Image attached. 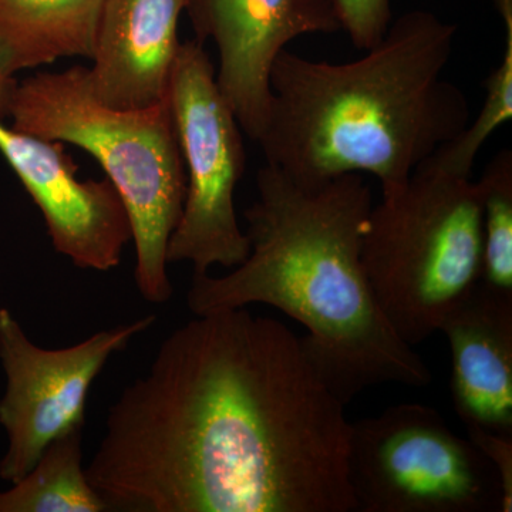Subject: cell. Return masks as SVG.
I'll return each instance as SVG.
<instances>
[{
	"label": "cell",
	"mask_w": 512,
	"mask_h": 512,
	"mask_svg": "<svg viewBox=\"0 0 512 512\" xmlns=\"http://www.w3.org/2000/svg\"><path fill=\"white\" fill-rule=\"evenodd\" d=\"M345 409L284 323L204 313L111 404L87 478L109 511L353 512Z\"/></svg>",
	"instance_id": "obj_1"
},
{
	"label": "cell",
	"mask_w": 512,
	"mask_h": 512,
	"mask_svg": "<svg viewBox=\"0 0 512 512\" xmlns=\"http://www.w3.org/2000/svg\"><path fill=\"white\" fill-rule=\"evenodd\" d=\"M256 190L244 214L247 258L224 276L192 275L190 311L264 303L291 316L308 330L303 349L345 406L377 384H430L429 367L394 332L367 281L362 239L373 198L363 175L309 184L266 164Z\"/></svg>",
	"instance_id": "obj_2"
},
{
	"label": "cell",
	"mask_w": 512,
	"mask_h": 512,
	"mask_svg": "<svg viewBox=\"0 0 512 512\" xmlns=\"http://www.w3.org/2000/svg\"><path fill=\"white\" fill-rule=\"evenodd\" d=\"M457 30L410 10L353 62L284 50L272 67L271 111L258 141L266 164L303 183L370 174L383 194L402 187L468 126L466 94L444 79Z\"/></svg>",
	"instance_id": "obj_3"
},
{
	"label": "cell",
	"mask_w": 512,
	"mask_h": 512,
	"mask_svg": "<svg viewBox=\"0 0 512 512\" xmlns=\"http://www.w3.org/2000/svg\"><path fill=\"white\" fill-rule=\"evenodd\" d=\"M9 117L20 133L73 144L97 160L130 217L138 293L154 305L170 301L167 249L187 177L168 96L147 109H113L94 97L89 67L73 66L18 82Z\"/></svg>",
	"instance_id": "obj_4"
},
{
	"label": "cell",
	"mask_w": 512,
	"mask_h": 512,
	"mask_svg": "<svg viewBox=\"0 0 512 512\" xmlns=\"http://www.w3.org/2000/svg\"><path fill=\"white\" fill-rule=\"evenodd\" d=\"M362 264L394 332L419 345L480 282L483 222L471 178L421 164L373 205Z\"/></svg>",
	"instance_id": "obj_5"
},
{
	"label": "cell",
	"mask_w": 512,
	"mask_h": 512,
	"mask_svg": "<svg viewBox=\"0 0 512 512\" xmlns=\"http://www.w3.org/2000/svg\"><path fill=\"white\" fill-rule=\"evenodd\" d=\"M348 471L356 512H491L503 503L490 461L423 404L350 423Z\"/></svg>",
	"instance_id": "obj_6"
},
{
	"label": "cell",
	"mask_w": 512,
	"mask_h": 512,
	"mask_svg": "<svg viewBox=\"0 0 512 512\" xmlns=\"http://www.w3.org/2000/svg\"><path fill=\"white\" fill-rule=\"evenodd\" d=\"M187 190L168 242V264L190 262L194 275L235 268L249 254L235 190L247 167L242 128L222 96L215 67L198 40L181 42L168 89Z\"/></svg>",
	"instance_id": "obj_7"
},
{
	"label": "cell",
	"mask_w": 512,
	"mask_h": 512,
	"mask_svg": "<svg viewBox=\"0 0 512 512\" xmlns=\"http://www.w3.org/2000/svg\"><path fill=\"white\" fill-rule=\"evenodd\" d=\"M157 316L100 330L73 346L36 345L6 308H0V365L6 389L0 399V426L8 448L0 478L13 484L26 476L57 437L86 426L90 387L107 362L131 340L156 325Z\"/></svg>",
	"instance_id": "obj_8"
},
{
	"label": "cell",
	"mask_w": 512,
	"mask_h": 512,
	"mask_svg": "<svg viewBox=\"0 0 512 512\" xmlns=\"http://www.w3.org/2000/svg\"><path fill=\"white\" fill-rule=\"evenodd\" d=\"M195 40L218 50L215 80L242 131L258 143L271 111V73L289 43L342 30L332 0H188Z\"/></svg>",
	"instance_id": "obj_9"
},
{
	"label": "cell",
	"mask_w": 512,
	"mask_h": 512,
	"mask_svg": "<svg viewBox=\"0 0 512 512\" xmlns=\"http://www.w3.org/2000/svg\"><path fill=\"white\" fill-rule=\"evenodd\" d=\"M0 153L42 212L56 252L79 269L119 268L133 228L109 178L79 180V167L63 143L20 133L2 121Z\"/></svg>",
	"instance_id": "obj_10"
},
{
	"label": "cell",
	"mask_w": 512,
	"mask_h": 512,
	"mask_svg": "<svg viewBox=\"0 0 512 512\" xmlns=\"http://www.w3.org/2000/svg\"><path fill=\"white\" fill-rule=\"evenodd\" d=\"M187 6L188 0H104L89 69L100 103L138 110L168 96Z\"/></svg>",
	"instance_id": "obj_11"
},
{
	"label": "cell",
	"mask_w": 512,
	"mask_h": 512,
	"mask_svg": "<svg viewBox=\"0 0 512 512\" xmlns=\"http://www.w3.org/2000/svg\"><path fill=\"white\" fill-rule=\"evenodd\" d=\"M440 330L458 417L467 429L512 436V296L477 284Z\"/></svg>",
	"instance_id": "obj_12"
},
{
	"label": "cell",
	"mask_w": 512,
	"mask_h": 512,
	"mask_svg": "<svg viewBox=\"0 0 512 512\" xmlns=\"http://www.w3.org/2000/svg\"><path fill=\"white\" fill-rule=\"evenodd\" d=\"M104 0H0V63L15 76L63 57L92 59Z\"/></svg>",
	"instance_id": "obj_13"
},
{
	"label": "cell",
	"mask_w": 512,
	"mask_h": 512,
	"mask_svg": "<svg viewBox=\"0 0 512 512\" xmlns=\"http://www.w3.org/2000/svg\"><path fill=\"white\" fill-rule=\"evenodd\" d=\"M84 427L57 437L26 476L0 491V512H107L83 464Z\"/></svg>",
	"instance_id": "obj_14"
},
{
	"label": "cell",
	"mask_w": 512,
	"mask_h": 512,
	"mask_svg": "<svg viewBox=\"0 0 512 512\" xmlns=\"http://www.w3.org/2000/svg\"><path fill=\"white\" fill-rule=\"evenodd\" d=\"M483 222L480 282L500 295L512 296V153L503 150L477 181Z\"/></svg>",
	"instance_id": "obj_15"
},
{
	"label": "cell",
	"mask_w": 512,
	"mask_h": 512,
	"mask_svg": "<svg viewBox=\"0 0 512 512\" xmlns=\"http://www.w3.org/2000/svg\"><path fill=\"white\" fill-rule=\"evenodd\" d=\"M511 119L512 29H505L503 59L485 80V99L477 119L454 140L441 147L426 164L444 173L471 178L474 163L485 141Z\"/></svg>",
	"instance_id": "obj_16"
},
{
	"label": "cell",
	"mask_w": 512,
	"mask_h": 512,
	"mask_svg": "<svg viewBox=\"0 0 512 512\" xmlns=\"http://www.w3.org/2000/svg\"><path fill=\"white\" fill-rule=\"evenodd\" d=\"M340 28L359 50H369L386 35L393 22L390 0H332Z\"/></svg>",
	"instance_id": "obj_17"
},
{
	"label": "cell",
	"mask_w": 512,
	"mask_h": 512,
	"mask_svg": "<svg viewBox=\"0 0 512 512\" xmlns=\"http://www.w3.org/2000/svg\"><path fill=\"white\" fill-rule=\"evenodd\" d=\"M468 439L490 461L500 480L503 503L501 512L512 511V436L481 429H467Z\"/></svg>",
	"instance_id": "obj_18"
},
{
	"label": "cell",
	"mask_w": 512,
	"mask_h": 512,
	"mask_svg": "<svg viewBox=\"0 0 512 512\" xmlns=\"http://www.w3.org/2000/svg\"><path fill=\"white\" fill-rule=\"evenodd\" d=\"M16 84H18V80L15 79V76L8 73V70L0 63V119L9 117L10 103H12Z\"/></svg>",
	"instance_id": "obj_19"
},
{
	"label": "cell",
	"mask_w": 512,
	"mask_h": 512,
	"mask_svg": "<svg viewBox=\"0 0 512 512\" xmlns=\"http://www.w3.org/2000/svg\"><path fill=\"white\" fill-rule=\"evenodd\" d=\"M493 3L503 19L504 28H512V0H493Z\"/></svg>",
	"instance_id": "obj_20"
}]
</instances>
